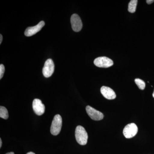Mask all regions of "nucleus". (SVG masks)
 Masks as SVG:
<instances>
[{
  "label": "nucleus",
  "instance_id": "1",
  "mask_svg": "<svg viewBox=\"0 0 154 154\" xmlns=\"http://www.w3.org/2000/svg\"><path fill=\"white\" fill-rule=\"evenodd\" d=\"M75 137L77 142L81 145H85L88 142V134L83 127L79 125L75 131Z\"/></svg>",
  "mask_w": 154,
  "mask_h": 154
},
{
  "label": "nucleus",
  "instance_id": "2",
  "mask_svg": "<svg viewBox=\"0 0 154 154\" xmlns=\"http://www.w3.org/2000/svg\"><path fill=\"white\" fill-rule=\"evenodd\" d=\"M62 125V119L59 114L54 116L51 126V133L53 135H57L60 132Z\"/></svg>",
  "mask_w": 154,
  "mask_h": 154
},
{
  "label": "nucleus",
  "instance_id": "3",
  "mask_svg": "<svg viewBox=\"0 0 154 154\" xmlns=\"http://www.w3.org/2000/svg\"><path fill=\"white\" fill-rule=\"evenodd\" d=\"M94 63L96 66L100 68H108L113 65V60L106 57H100L94 61Z\"/></svg>",
  "mask_w": 154,
  "mask_h": 154
},
{
  "label": "nucleus",
  "instance_id": "4",
  "mask_svg": "<svg viewBox=\"0 0 154 154\" xmlns=\"http://www.w3.org/2000/svg\"><path fill=\"white\" fill-rule=\"evenodd\" d=\"M138 131L137 127L134 123L128 124L123 131V134L126 138H131L136 135Z\"/></svg>",
  "mask_w": 154,
  "mask_h": 154
},
{
  "label": "nucleus",
  "instance_id": "5",
  "mask_svg": "<svg viewBox=\"0 0 154 154\" xmlns=\"http://www.w3.org/2000/svg\"><path fill=\"white\" fill-rule=\"evenodd\" d=\"M54 65L51 59L46 60L42 69V73L45 78L51 76L54 72Z\"/></svg>",
  "mask_w": 154,
  "mask_h": 154
},
{
  "label": "nucleus",
  "instance_id": "6",
  "mask_svg": "<svg viewBox=\"0 0 154 154\" xmlns=\"http://www.w3.org/2000/svg\"><path fill=\"white\" fill-rule=\"evenodd\" d=\"M87 113L91 119L96 121L102 120L104 117V115L102 112L96 110L95 108L90 106H87L86 107Z\"/></svg>",
  "mask_w": 154,
  "mask_h": 154
},
{
  "label": "nucleus",
  "instance_id": "7",
  "mask_svg": "<svg viewBox=\"0 0 154 154\" xmlns=\"http://www.w3.org/2000/svg\"><path fill=\"white\" fill-rule=\"evenodd\" d=\"M71 23L73 30L75 32H79L82 28L83 24L82 20L79 15L74 14L71 17Z\"/></svg>",
  "mask_w": 154,
  "mask_h": 154
},
{
  "label": "nucleus",
  "instance_id": "8",
  "mask_svg": "<svg viewBox=\"0 0 154 154\" xmlns=\"http://www.w3.org/2000/svg\"><path fill=\"white\" fill-rule=\"evenodd\" d=\"M33 111L38 116L42 115L45 111V106L39 99H34L32 104Z\"/></svg>",
  "mask_w": 154,
  "mask_h": 154
},
{
  "label": "nucleus",
  "instance_id": "9",
  "mask_svg": "<svg viewBox=\"0 0 154 154\" xmlns=\"http://www.w3.org/2000/svg\"><path fill=\"white\" fill-rule=\"evenodd\" d=\"M45 24V23L44 21H41L37 25L33 27H28L25 30V35L27 36H33L40 31L42 28L44 27Z\"/></svg>",
  "mask_w": 154,
  "mask_h": 154
},
{
  "label": "nucleus",
  "instance_id": "10",
  "mask_svg": "<svg viewBox=\"0 0 154 154\" xmlns=\"http://www.w3.org/2000/svg\"><path fill=\"white\" fill-rule=\"evenodd\" d=\"M101 93L106 99L111 100L115 99L116 95L114 91L109 87L103 86L101 88Z\"/></svg>",
  "mask_w": 154,
  "mask_h": 154
},
{
  "label": "nucleus",
  "instance_id": "11",
  "mask_svg": "<svg viewBox=\"0 0 154 154\" xmlns=\"http://www.w3.org/2000/svg\"><path fill=\"white\" fill-rule=\"evenodd\" d=\"M138 1L137 0H131L128 4V11L130 13H134L136 10Z\"/></svg>",
  "mask_w": 154,
  "mask_h": 154
},
{
  "label": "nucleus",
  "instance_id": "12",
  "mask_svg": "<svg viewBox=\"0 0 154 154\" xmlns=\"http://www.w3.org/2000/svg\"><path fill=\"white\" fill-rule=\"evenodd\" d=\"M0 117L4 119H8L9 117L8 112L6 107L1 106L0 107Z\"/></svg>",
  "mask_w": 154,
  "mask_h": 154
},
{
  "label": "nucleus",
  "instance_id": "13",
  "mask_svg": "<svg viewBox=\"0 0 154 154\" xmlns=\"http://www.w3.org/2000/svg\"><path fill=\"white\" fill-rule=\"evenodd\" d=\"M135 82L137 85L138 87L140 90H143L146 87V84L142 80L139 79H135Z\"/></svg>",
  "mask_w": 154,
  "mask_h": 154
},
{
  "label": "nucleus",
  "instance_id": "14",
  "mask_svg": "<svg viewBox=\"0 0 154 154\" xmlns=\"http://www.w3.org/2000/svg\"><path fill=\"white\" fill-rule=\"evenodd\" d=\"M5 72V67L4 65L1 64L0 65V79H2L4 76Z\"/></svg>",
  "mask_w": 154,
  "mask_h": 154
},
{
  "label": "nucleus",
  "instance_id": "15",
  "mask_svg": "<svg viewBox=\"0 0 154 154\" xmlns=\"http://www.w3.org/2000/svg\"><path fill=\"white\" fill-rule=\"evenodd\" d=\"M146 2L148 4L150 5V4H151L154 2V0H147Z\"/></svg>",
  "mask_w": 154,
  "mask_h": 154
},
{
  "label": "nucleus",
  "instance_id": "16",
  "mask_svg": "<svg viewBox=\"0 0 154 154\" xmlns=\"http://www.w3.org/2000/svg\"><path fill=\"white\" fill-rule=\"evenodd\" d=\"M2 39L3 36H2V34H1V35H0V44H1V43H2Z\"/></svg>",
  "mask_w": 154,
  "mask_h": 154
},
{
  "label": "nucleus",
  "instance_id": "17",
  "mask_svg": "<svg viewBox=\"0 0 154 154\" xmlns=\"http://www.w3.org/2000/svg\"><path fill=\"white\" fill-rule=\"evenodd\" d=\"M2 139L0 138V148L2 147Z\"/></svg>",
  "mask_w": 154,
  "mask_h": 154
},
{
  "label": "nucleus",
  "instance_id": "18",
  "mask_svg": "<svg viewBox=\"0 0 154 154\" xmlns=\"http://www.w3.org/2000/svg\"><path fill=\"white\" fill-rule=\"evenodd\" d=\"M27 154H35L34 153V152H29L27 153Z\"/></svg>",
  "mask_w": 154,
  "mask_h": 154
},
{
  "label": "nucleus",
  "instance_id": "19",
  "mask_svg": "<svg viewBox=\"0 0 154 154\" xmlns=\"http://www.w3.org/2000/svg\"><path fill=\"white\" fill-rule=\"evenodd\" d=\"M6 154H14V152H11L7 153Z\"/></svg>",
  "mask_w": 154,
  "mask_h": 154
},
{
  "label": "nucleus",
  "instance_id": "20",
  "mask_svg": "<svg viewBox=\"0 0 154 154\" xmlns=\"http://www.w3.org/2000/svg\"><path fill=\"white\" fill-rule=\"evenodd\" d=\"M152 96H153V97L154 98V91L153 93Z\"/></svg>",
  "mask_w": 154,
  "mask_h": 154
}]
</instances>
